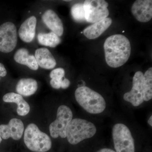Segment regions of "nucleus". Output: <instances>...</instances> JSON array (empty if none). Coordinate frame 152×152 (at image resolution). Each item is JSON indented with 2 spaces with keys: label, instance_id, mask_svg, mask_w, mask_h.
<instances>
[{
  "label": "nucleus",
  "instance_id": "f257e3e1",
  "mask_svg": "<svg viewBox=\"0 0 152 152\" xmlns=\"http://www.w3.org/2000/svg\"><path fill=\"white\" fill-rule=\"evenodd\" d=\"M104 48L106 63L112 68L123 66L130 56V42L123 35H113L107 38Z\"/></svg>",
  "mask_w": 152,
  "mask_h": 152
},
{
  "label": "nucleus",
  "instance_id": "f03ea898",
  "mask_svg": "<svg viewBox=\"0 0 152 152\" xmlns=\"http://www.w3.org/2000/svg\"><path fill=\"white\" fill-rule=\"evenodd\" d=\"M75 97L79 104L90 114L101 113L106 108L105 100L102 96L88 87L78 88Z\"/></svg>",
  "mask_w": 152,
  "mask_h": 152
},
{
  "label": "nucleus",
  "instance_id": "7ed1b4c3",
  "mask_svg": "<svg viewBox=\"0 0 152 152\" xmlns=\"http://www.w3.org/2000/svg\"><path fill=\"white\" fill-rule=\"evenodd\" d=\"M94 124L87 120L75 118L68 125L66 137L72 145H77L86 139L91 138L96 133Z\"/></svg>",
  "mask_w": 152,
  "mask_h": 152
},
{
  "label": "nucleus",
  "instance_id": "20e7f679",
  "mask_svg": "<svg viewBox=\"0 0 152 152\" xmlns=\"http://www.w3.org/2000/svg\"><path fill=\"white\" fill-rule=\"evenodd\" d=\"M24 141L28 149L33 152H46L52 147L50 137L34 124H30L25 129Z\"/></svg>",
  "mask_w": 152,
  "mask_h": 152
},
{
  "label": "nucleus",
  "instance_id": "39448f33",
  "mask_svg": "<svg viewBox=\"0 0 152 152\" xmlns=\"http://www.w3.org/2000/svg\"><path fill=\"white\" fill-rule=\"evenodd\" d=\"M112 136L116 152H135L134 139L126 125L123 124L114 125Z\"/></svg>",
  "mask_w": 152,
  "mask_h": 152
},
{
  "label": "nucleus",
  "instance_id": "423d86ee",
  "mask_svg": "<svg viewBox=\"0 0 152 152\" xmlns=\"http://www.w3.org/2000/svg\"><path fill=\"white\" fill-rule=\"evenodd\" d=\"M72 118V112L69 107L65 105L60 106L57 110L56 119L49 126L52 137L57 138L60 137L65 138L68 125Z\"/></svg>",
  "mask_w": 152,
  "mask_h": 152
},
{
  "label": "nucleus",
  "instance_id": "0eeeda50",
  "mask_svg": "<svg viewBox=\"0 0 152 152\" xmlns=\"http://www.w3.org/2000/svg\"><path fill=\"white\" fill-rule=\"evenodd\" d=\"M86 21L97 23L106 18L109 15L108 3L104 0H87L83 4Z\"/></svg>",
  "mask_w": 152,
  "mask_h": 152
},
{
  "label": "nucleus",
  "instance_id": "6e6552de",
  "mask_svg": "<svg viewBox=\"0 0 152 152\" xmlns=\"http://www.w3.org/2000/svg\"><path fill=\"white\" fill-rule=\"evenodd\" d=\"M18 42L17 28L10 22L0 26V52L8 53L12 51Z\"/></svg>",
  "mask_w": 152,
  "mask_h": 152
},
{
  "label": "nucleus",
  "instance_id": "1a4fd4ad",
  "mask_svg": "<svg viewBox=\"0 0 152 152\" xmlns=\"http://www.w3.org/2000/svg\"><path fill=\"white\" fill-rule=\"evenodd\" d=\"M143 76V73L140 71L136 72L133 77L132 90L124 95V100L131 103L134 107L140 105L144 101L142 87Z\"/></svg>",
  "mask_w": 152,
  "mask_h": 152
},
{
  "label": "nucleus",
  "instance_id": "9d476101",
  "mask_svg": "<svg viewBox=\"0 0 152 152\" xmlns=\"http://www.w3.org/2000/svg\"><path fill=\"white\" fill-rule=\"evenodd\" d=\"M24 131V126L21 120L12 118L8 124L0 125V136L1 138L7 140L10 137L18 140L22 137Z\"/></svg>",
  "mask_w": 152,
  "mask_h": 152
},
{
  "label": "nucleus",
  "instance_id": "9b49d317",
  "mask_svg": "<svg viewBox=\"0 0 152 152\" xmlns=\"http://www.w3.org/2000/svg\"><path fill=\"white\" fill-rule=\"evenodd\" d=\"M133 16L139 21L147 23L152 18V1L137 0L132 7Z\"/></svg>",
  "mask_w": 152,
  "mask_h": 152
},
{
  "label": "nucleus",
  "instance_id": "f8f14e48",
  "mask_svg": "<svg viewBox=\"0 0 152 152\" xmlns=\"http://www.w3.org/2000/svg\"><path fill=\"white\" fill-rule=\"evenodd\" d=\"M42 19L44 23L58 37L62 36L64 33L62 22L55 12L48 10L43 15Z\"/></svg>",
  "mask_w": 152,
  "mask_h": 152
},
{
  "label": "nucleus",
  "instance_id": "ddd939ff",
  "mask_svg": "<svg viewBox=\"0 0 152 152\" xmlns=\"http://www.w3.org/2000/svg\"><path fill=\"white\" fill-rule=\"evenodd\" d=\"M37 20L34 16L30 17L21 25L18 33L21 39L26 43H30L33 40L36 34Z\"/></svg>",
  "mask_w": 152,
  "mask_h": 152
},
{
  "label": "nucleus",
  "instance_id": "4468645a",
  "mask_svg": "<svg viewBox=\"0 0 152 152\" xmlns=\"http://www.w3.org/2000/svg\"><path fill=\"white\" fill-rule=\"evenodd\" d=\"M112 23V19L106 18L86 28L83 31L84 34L89 39H96L107 29Z\"/></svg>",
  "mask_w": 152,
  "mask_h": 152
},
{
  "label": "nucleus",
  "instance_id": "2eb2a0df",
  "mask_svg": "<svg viewBox=\"0 0 152 152\" xmlns=\"http://www.w3.org/2000/svg\"><path fill=\"white\" fill-rule=\"evenodd\" d=\"M35 57L38 66L46 69H51L56 65V59L50 50L45 48L37 49Z\"/></svg>",
  "mask_w": 152,
  "mask_h": 152
},
{
  "label": "nucleus",
  "instance_id": "dca6fc26",
  "mask_svg": "<svg viewBox=\"0 0 152 152\" xmlns=\"http://www.w3.org/2000/svg\"><path fill=\"white\" fill-rule=\"evenodd\" d=\"M3 101L5 102L15 103L18 105L17 112L18 115L22 116L29 113L30 107L28 104L20 95L15 93H9L3 96Z\"/></svg>",
  "mask_w": 152,
  "mask_h": 152
},
{
  "label": "nucleus",
  "instance_id": "f3484780",
  "mask_svg": "<svg viewBox=\"0 0 152 152\" xmlns=\"http://www.w3.org/2000/svg\"><path fill=\"white\" fill-rule=\"evenodd\" d=\"M14 58L17 63L26 66L31 69L34 71L38 69L39 66L35 57L30 55L26 49L20 48L18 50L14 55Z\"/></svg>",
  "mask_w": 152,
  "mask_h": 152
},
{
  "label": "nucleus",
  "instance_id": "a211bd4d",
  "mask_svg": "<svg viewBox=\"0 0 152 152\" xmlns=\"http://www.w3.org/2000/svg\"><path fill=\"white\" fill-rule=\"evenodd\" d=\"M37 89V82L32 78L20 79L17 83L16 88L18 94L24 96H29L34 94Z\"/></svg>",
  "mask_w": 152,
  "mask_h": 152
},
{
  "label": "nucleus",
  "instance_id": "6ab92c4d",
  "mask_svg": "<svg viewBox=\"0 0 152 152\" xmlns=\"http://www.w3.org/2000/svg\"><path fill=\"white\" fill-rule=\"evenodd\" d=\"M38 41L42 45L55 48L61 43L59 37L51 32L49 33H39L37 36Z\"/></svg>",
  "mask_w": 152,
  "mask_h": 152
},
{
  "label": "nucleus",
  "instance_id": "aec40b11",
  "mask_svg": "<svg viewBox=\"0 0 152 152\" xmlns=\"http://www.w3.org/2000/svg\"><path fill=\"white\" fill-rule=\"evenodd\" d=\"M144 101L148 102L152 99V68H150L144 75L143 78Z\"/></svg>",
  "mask_w": 152,
  "mask_h": 152
},
{
  "label": "nucleus",
  "instance_id": "412c9836",
  "mask_svg": "<svg viewBox=\"0 0 152 152\" xmlns=\"http://www.w3.org/2000/svg\"><path fill=\"white\" fill-rule=\"evenodd\" d=\"M71 12L72 17L75 21L79 23L86 21L83 4L82 3L74 5L71 8Z\"/></svg>",
  "mask_w": 152,
  "mask_h": 152
},
{
  "label": "nucleus",
  "instance_id": "4be33fe9",
  "mask_svg": "<svg viewBox=\"0 0 152 152\" xmlns=\"http://www.w3.org/2000/svg\"><path fill=\"white\" fill-rule=\"evenodd\" d=\"M64 70L63 68H57L53 70L50 74V77L51 79H58V80H62L63 78L64 77Z\"/></svg>",
  "mask_w": 152,
  "mask_h": 152
},
{
  "label": "nucleus",
  "instance_id": "5701e85b",
  "mask_svg": "<svg viewBox=\"0 0 152 152\" xmlns=\"http://www.w3.org/2000/svg\"><path fill=\"white\" fill-rule=\"evenodd\" d=\"M62 80H58V79H52L50 81V84L52 88L56 89H58L61 88Z\"/></svg>",
  "mask_w": 152,
  "mask_h": 152
},
{
  "label": "nucleus",
  "instance_id": "b1692460",
  "mask_svg": "<svg viewBox=\"0 0 152 152\" xmlns=\"http://www.w3.org/2000/svg\"><path fill=\"white\" fill-rule=\"evenodd\" d=\"M70 85V81L67 79L64 78L63 80L62 81L61 88L64 89H66L69 88Z\"/></svg>",
  "mask_w": 152,
  "mask_h": 152
},
{
  "label": "nucleus",
  "instance_id": "393cba45",
  "mask_svg": "<svg viewBox=\"0 0 152 152\" xmlns=\"http://www.w3.org/2000/svg\"><path fill=\"white\" fill-rule=\"evenodd\" d=\"M7 74V71L4 66L2 64L0 63V77H5Z\"/></svg>",
  "mask_w": 152,
  "mask_h": 152
},
{
  "label": "nucleus",
  "instance_id": "a878e982",
  "mask_svg": "<svg viewBox=\"0 0 152 152\" xmlns=\"http://www.w3.org/2000/svg\"><path fill=\"white\" fill-rule=\"evenodd\" d=\"M96 152H116L113 150L109 148H103L99 150L98 151Z\"/></svg>",
  "mask_w": 152,
  "mask_h": 152
},
{
  "label": "nucleus",
  "instance_id": "bb28decb",
  "mask_svg": "<svg viewBox=\"0 0 152 152\" xmlns=\"http://www.w3.org/2000/svg\"><path fill=\"white\" fill-rule=\"evenodd\" d=\"M148 123L151 127L152 126V116L151 115L148 121Z\"/></svg>",
  "mask_w": 152,
  "mask_h": 152
},
{
  "label": "nucleus",
  "instance_id": "cd10ccee",
  "mask_svg": "<svg viewBox=\"0 0 152 152\" xmlns=\"http://www.w3.org/2000/svg\"><path fill=\"white\" fill-rule=\"evenodd\" d=\"M2 141V138L1 137V136H0V144H1V142Z\"/></svg>",
  "mask_w": 152,
  "mask_h": 152
}]
</instances>
